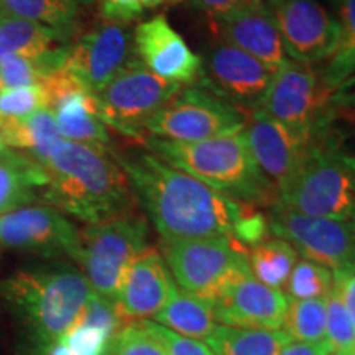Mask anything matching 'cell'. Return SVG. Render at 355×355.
<instances>
[{"label":"cell","instance_id":"obj_50","mask_svg":"<svg viewBox=\"0 0 355 355\" xmlns=\"http://www.w3.org/2000/svg\"><path fill=\"white\" fill-rule=\"evenodd\" d=\"M332 355H344V354H332Z\"/></svg>","mask_w":355,"mask_h":355},{"label":"cell","instance_id":"obj_28","mask_svg":"<svg viewBox=\"0 0 355 355\" xmlns=\"http://www.w3.org/2000/svg\"><path fill=\"white\" fill-rule=\"evenodd\" d=\"M339 13L340 37L336 50L324 61L321 83L327 92L336 91L355 74V0H332Z\"/></svg>","mask_w":355,"mask_h":355},{"label":"cell","instance_id":"obj_49","mask_svg":"<svg viewBox=\"0 0 355 355\" xmlns=\"http://www.w3.org/2000/svg\"><path fill=\"white\" fill-rule=\"evenodd\" d=\"M350 355H355V349H354V350H352V354H350Z\"/></svg>","mask_w":355,"mask_h":355},{"label":"cell","instance_id":"obj_41","mask_svg":"<svg viewBox=\"0 0 355 355\" xmlns=\"http://www.w3.org/2000/svg\"><path fill=\"white\" fill-rule=\"evenodd\" d=\"M144 12L140 0H101V15L105 21L128 24Z\"/></svg>","mask_w":355,"mask_h":355},{"label":"cell","instance_id":"obj_16","mask_svg":"<svg viewBox=\"0 0 355 355\" xmlns=\"http://www.w3.org/2000/svg\"><path fill=\"white\" fill-rule=\"evenodd\" d=\"M202 69L207 87L245 114L257 109L275 74L257 58L224 42L209 48Z\"/></svg>","mask_w":355,"mask_h":355},{"label":"cell","instance_id":"obj_20","mask_svg":"<svg viewBox=\"0 0 355 355\" xmlns=\"http://www.w3.org/2000/svg\"><path fill=\"white\" fill-rule=\"evenodd\" d=\"M288 303L285 293L247 275L212 304V313L224 326L279 329L285 324Z\"/></svg>","mask_w":355,"mask_h":355},{"label":"cell","instance_id":"obj_25","mask_svg":"<svg viewBox=\"0 0 355 355\" xmlns=\"http://www.w3.org/2000/svg\"><path fill=\"white\" fill-rule=\"evenodd\" d=\"M286 331L216 326L206 343L216 355H278L290 343Z\"/></svg>","mask_w":355,"mask_h":355},{"label":"cell","instance_id":"obj_36","mask_svg":"<svg viewBox=\"0 0 355 355\" xmlns=\"http://www.w3.org/2000/svg\"><path fill=\"white\" fill-rule=\"evenodd\" d=\"M78 322L99 327V329L109 332L112 337L122 327L127 326V322L123 321V318L119 314L117 308H115L114 301L102 298V296H99L94 291H92L91 298H89L86 308H84Z\"/></svg>","mask_w":355,"mask_h":355},{"label":"cell","instance_id":"obj_37","mask_svg":"<svg viewBox=\"0 0 355 355\" xmlns=\"http://www.w3.org/2000/svg\"><path fill=\"white\" fill-rule=\"evenodd\" d=\"M270 232L272 230H270L268 216L260 212L255 206H247L243 216L235 224L232 239L250 250V248L257 247L259 243L265 242Z\"/></svg>","mask_w":355,"mask_h":355},{"label":"cell","instance_id":"obj_48","mask_svg":"<svg viewBox=\"0 0 355 355\" xmlns=\"http://www.w3.org/2000/svg\"><path fill=\"white\" fill-rule=\"evenodd\" d=\"M2 15H3V13H2V10H0V19H2Z\"/></svg>","mask_w":355,"mask_h":355},{"label":"cell","instance_id":"obj_21","mask_svg":"<svg viewBox=\"0 0 355 355\" xmlns=\"http://www.w3.org/2000/svg\"><path fill=\"white\" fill-rule=\"evenodd\" d=\"M219 42L248 53L270 69L277 71L288 61L282 35L265 2L214 20Z\"/></svg>","mask_w":355,"mask_h":355},{"label":"cell","instance_id":"obj_14","mask_svg":"<svg viewBox=\"0 0 355 355\" xmlns=\"http://www.w3.org/2000/svg\"><path fill=\"white\" fill-rule=\"evenodd\" d=\"M135 55L127 24L101 21L68 44L63 68L92 94H99Z\"/></svg>","mask_w":355,"mask_h":355},{"label":"cell","instance_id":"obj_35","mask_svg":"<svg viewBox=\"0 0 355 355\" xmlns=\"http://www.w3.org/2000/svg\"><path fill=\"white\" fill-rule=\"evenodd\" d=\"M63 339L74 355H105L112 336L99 327L76 322Z\"/></svg>","mask_w":355,"mask_h":355},{"label":"cell","instance_id":"obj_24","mask_svg":"<svg viewBox=\"0 0 355 355\" xmlns=\"http://www.w3.org/2000/svg\"><path fill=\"white\" fill-rule=\"evenodd\" d=\"M155 322L189 339H207L216 329L212 306L175 286L166 304L155 314Z\"/></svg>","mask_w":355,"mask_h":355},{"label":"cell","instance_id":"obj_22","mask_svg":"<svg viewBox=\"0 0 355 355\" xmlns=\"http://www.w3.org/2000/svg\"><path fill=\"white\" fill-rule=\"evenodd\" d=\"M48 183L46 170L20 150H0V216L33 204Z\"/></svg>","mask_w":355,"mask_h":355},{"label":"cell","instance_id":"obj_7","mask_svg":"<svg viewBox=\"0 0 355 355\" xmlns=\"http://www.w3.org/2000/svg\"><path fill=\"white\" fill-rule=\"evenodd\" d=\"M148 220L135 211L79 229L74 261L92 291L114 301L128 266L148 248Z\"/></svg>","mask_w":355,"mask_h":355},{"label":"cell","instance_id":"obj_26","mask_svg":"<svg viewBox=\"0 0 355 355\" xmlns=\"http://www.w3.org/2000/svg\"><path fill=\"white\" fill-rule=\"evenodd\" d=\"M63 35L37 21L2 15L0 19V58L19 55L40 58L66 44Z\"/></svg>","mask_w":355,"mask_h":355},{"label":"cell","instance_id":"obj_17","mask_svg":"<svg viewBox=\"0 0 355 355\" xmlns=\"http://www.w3.org/2000/svg\"><path fill=\"white\" fill-rule=\"evenodd\" d=\"M243 135L255 165L278 198L300 175L311 145L293 135L282 123L259 112L248 119Z\"/></svg>","mask_w":355,"mask_h":355},{"label":"cell","instance_id":"obj_23","mask_svg":"<svg viewBox=\"0 0 355 355\" xmlns=\"http://www.w3.org/2000/svg\"><path fill=\"white\" fill-rule=\"evenodd\" d=\"M0 128L8 148L30 155L43 168L50 162L58 145L64 140L48 109L38 110L24 121L3 123Z\"/></svg>","mask_w":355,"mask_h":355},{"label":"cell","instance_id":"obj_29","mask_svg":"<svg viewBox=\"0 0 355 355\" xmlns=\"http://www.w3.org/2000/svg\"><path fill=\"white\" fill-rule=\"evenodd\" d=\"M298 261V252L283 239H266L248 250V266L252 277L263 285L275 288L286 286L288 278Z\"/></svg>","mask_w":355,"mask_h":355},{"label":"cell","instance_id":"obj_18","mask_svg":"<svg viewBox=\"0 0 355 355\" xmlns=\"http://www.w3.org/2000/svg\"><path fill=\"white\" fill-rule=\"evenodd\" d=\"M133 48L137 60L166 81L183 86L204 76L202 58L191 50L163 13L137 25Z\"/></svg>","mask_w":355,"mask_h":355},{"label":"cell","instance_id":"obj_2","mask_svg":"<svg viewBox=\"0 0 355 355\" xmlns=\"http://www.w3.org/2000/svg\"><path fill=\"white\" fill-rule=\"evenodd\" d=\"M44 170L40 199L64 216L97 224L135 211L130 183L110 150L63 140Z\"/></svg>","mask_w":355,"mask_h":355},{"label":"cell","instance_id":"obj_12","mask_svg":"<svg viewBox=\"0 0 355 355\" xmlns=\"http://www.w3.org/2000/svg\"><path fill=\"white\" fill-rule=\"evenodd\" d=\"M79 229L48 204H28L0 216V252L12 250L43 259L68 257L74 261Z\"/></svg>","mask_w":355,"mask_h":355},{"label":"cell","instance_id":"obj_40","mask_svg":"<svg viewBox=\"0 0 355 355\" xmlns=\"http://www.w3.org/2000/svg\"><path fill=\"white\" fill-rule=\"evenodd\" d=\"M329 109L332 115H340L355 125V74L331 92Z\"/></svg>","mask_w":355,"mask_h":355},{"label":"cell","instance_id":"obj_4","mask_svg":"<svg viewBox=\"0 0 355 355\" xmlns=\"http://www.w3.org/2000/svg\"><path fill=\"white\" fill-rule=\"evenodd\" d=\"M146 148L168 165L188 173L222 196L248 206H273L277 193L248 150L243 132L180 144L145 137Z\"/></svg>","mask_w":355,"mask_h":355},{"label":"cell","instance_id":"obj_34","mask_svg":"<svg viewBox=\"0 0 355 355\" xmlns=\"http://www.w3.org/2000/svg\"><path fill=\"white\" fill-rule=\"evenodd\" d=\"M105 355H168L163 344L144 326L135 321L122 327L110 340Z\"/></svg>","mask_w":355,"mask_h":355},{"label":"cell","instance_id":"obj_15","mask_svg":"<svg viewBox=\"0 0 355 355\" xmlns=\"http://www.w3.org/2000/svg\"><path fill=\"white\" fill-rule=\"evenodd\" d=\"M42 86L46 92V109L64 140L102 150L110 148L112 137L101 115L96 94L64 68L50 74Z\"/></svg>","mask_w":355,"mask_h":355},{"label":"cell","instance_id":"obj_6","mask_svg":"<svg viewBox=\"0 0 355 355\" xmlns=\"http://www.w3.org/2000/svg\"><path fill=\"white\" fill-rule=\"evenodd\" d=\"M162 255L181 290L211 306L252 275L248 248L232 237L162 241Z\"/></svg>","mask_w":355,"mask_h":355},{"label":"cell","instance_id":"obj_8","mask_svg":"<svg viewBox=\"0 0 355 355\" xmlns=\"http://www.w3.org/2000/svg\"><path fill=\"white\" fill-rule=\"evenodd\" d=\"M329 97L314 66L288 60L275 71L272 83L254 112L273 119L311 145L332 121Z\"/></svg>","mask_w":355,"mask_h":355},{"label":"cell","instance_id":"obj_38","mask_svg":"<svg viewBox=\"0 0 355 355\" xmlns=\"http://www.w3.org/2000/svg\"><path fill=\"white\" fill-rule=\"evenodd\" d=\"M141 322L163 344L168 355H216L207 345L199 343V340L176 334L162 324L148 321V319Z\"/></svg>","mask_w":355,"mask_h":355},{"label":"cell","instance_id":"obj_10","mask_svg":"<svg viewBox=\"0 0 355 355\" xmlns=\"http://www.w3.org/2000/svg\"><path fill=\"white\" fill-rule=\"evenodd\" d=\"M272 234L290 242L306 260L329 268L334 279L355 275V222L304 216L286 207L270 206Z\"/></svg>","mask_w":355,"mask_h":355},{"label":"cell","instance_id":"obj_46","mask_svg":"<svg viewBox=\"0 0 355 355\" xmlns=\"http://www.w3.org/2000/svg\"><path fill=\"white\" fill-rule=\"evenodd\" d=\"M3 148H7V145H6V140H3L2 128H0V150H3Z\"/></svg>","mask_w":355,"mask_h":355},{"label":"cell","instance_id":"obj_3","mask_svg":"<svg viewBox=\"0 0 355 355\" xmlns=\"http://www.w3.org/2000/svg\"><path fill=\"white\" fill-rule=\"evenodd\" d=\"M92 288L79 266H25L0 279V300L25 331L30 345L63 339L81 318Z\"/></svg>","mask_w":355,"mask_h":355},{"label":"cell","instance_id":"obj_32","mask_svg":"<svg viewBox=\"0 0 355 355\" xmlns=\"http://www.w3.org/2000/svg\"><path fill=\"white\" fill-rule=\"evenodd\" d=\"M326 343L336 354L350 355L355 349V324L336 282L326 296Z\"/></svg>","mask_w":355,"mask_h":355},{"label":"cell","instance_id":"obj_1","mask_svg":"<svg viewBox=\"0 0 355 355\" xmlns=\"http://www.w3.org/2000/svg\"><path fill=\"white\" fill-rule=\"evenodd\" d=\"M162 241L232 237L248 204L222 196L150 150L112 152Z\"/></svg>","mask_w":355,"mask_h":355},{"label":"cell","instance_id":"obj_27","mask_svg":"<svg viewBox=\"0 0 355 355\" xmlns=\"http://www.w3.org/2000/svg\"><path fill=\"white\" fill-rule=\"evenodd\" d=\"M83 6L84 0H0L3 15L50 26L66 40L78 30Z\"/></svg>","mask_w":355,"mask_h":355},{"label":"cell","instance_id":"obj_33","mask_svg":"<svg viewBox=\"0 0 355 355\" xmlns=\"http://www.w3.org/2000/svg\"><path fill=\"white\" fill-rule=\"evenodd\" d=\"M42 109H46V92L42 84L0 92V125L24 121Z\"/></svg>","mask_w":355,"mask_h":355},{"label":"cell","instance_id":"obj_19","mask_svg":"<svg viewBox=\"0 0 355 355\" xmlns=\"http://www.w3.org/2000/svg\"><path fill=\"white\" fill-rule=\"evenodd\" d=\"M166 261L157 248H146L128 266L114 303L127 324L153 318L175 288Z\"/></svg>","mask_w":355,"mask_h":355},{"label":"cell","instance_id":"obj_13","mask_svg":"<svg viewBox=\"0 0 355 355\" xmlns=\"http://www.w3.org/2000/svg\"><path fill=\"white\" fill-rule=\"evenodd\" d=\"M265 6L278 26L288 60L314 66L336 50L339 21L319 0H266Z\"/></svg>","mask_w":355,"mask_h":355},{"label":"cell","instance_id":"obj_39","mask_svg":"<svg viewBox=\"0 0 355 355\" xmlns=\"http://www.w3.org/2000/svg\"><path fill=\"white\" fill-rule=\"evenodd\" d=\"M193 7L211 17L212 20L224 19L245 8L261 6L263 0H188Z\"/></svg>","mask_w":355,"mask_h":355},{"label":"cell","instance_id":"obj_31","mask_svg":"<svg viewBox=\"0 0 355 355\" xmlns=\"http://www.w3.org/2000/svg\"><path fill=\"white\" fill-rule=\"evenodd\" d=\"M334 286V275L329 268L311 260H298L286 282L291 300L326 298Z\"/></svg>","mask_w":355,"mask_h":355},{"label":"cell","instance_id":"obj_9","mask_svg":"<svg viewBox=\"0 0 355 355\" xmlns=\"http://www.w3.org/2000/svg\"><path fill=\"white\" fill-rule=\"evenodd\" d=\"M248 115L206 86L181 87L163 109L145 123L152 137L193 144L243 132Z\"/></svg>","mask_w":355,"mask_h":355},{"label":"cell","instance_id":"obj_30","mask_svg":"<svg viewBox=\"0 0 355 355\" xmlns=\"http://www.w3.org/2000/svg\"><path fill=\"white\" fill-rule=\"evenodd\" d=\"M288 336L300 343L326 340V298L290 300L285 316Z\"/></svg>","mask_w":355,"mask_h":355},{"label":"cell","instance_id":"obj_44","mask_svg":"<svg viewBox=\"0 0 355 355\" xmlns=\"http://www.w3.org/2000/svg\"><path fill=\"white\" fill-rule=\"evenodd\" d=\"M28 355H74L68 347V344L64 343V339L53 340L48 344H38V345H30Z\"/></svg>","mask_w":355,"mask_h":355},{"label":"cell","instance_id":"obj_42","mask_svg":"<svg viewBox=\"0 0 355 355\" xmlns=\"http://www.w3.org/2000/svg\"><path fill=\"white\" fill-rule=\"evenodd\" d=\"M332 352L326 340L318 344L288 343L278 355H329Z\"/></svg>","mask_w":355,"mask_h":355},{"label":"cell","instance_id":"obj_51","mask_svg":"<svg viewBox=\"0 0 355 355\" xmlns=\"http://www.w3.org/2000/svg\"><path fill=\"white\" fill-rule=\"evenodd\" d=\"M352 155H354V158H355V153H352Z\"/></svg>","mask_w":355,"mask_h":355},{"label":"cell","instance_id":"obj_11","mask_svg":"<svg viewBox=\"0 0 355 355\" xmlns=\"http://www.w3.org/2000/svg\"><path fill=\"white\" fill-rule=\"evenodd\" d=\"M181 91V84L166 81L137 58L97 94L105 125L128 139H145V123Z\"/></svg>","mask_w":355,"mask_h":355},{"label":"cell","instance_id":"obj_47","mask_svg":"<svg viewBox=\"0 0 355 355\" xmlns=\"http://www.w3.org/2000/svg\"><path fill=\"white\" fill-rule=\"evenodd\" d=\"M3 91V86H2V83H0V92H2Z\"/></svg>","mask_w":355,"mask_h":355},{"label":"cell","instance_id":"obj_5","mask_svg":"<svg viewBox=\"0 0 355 355\" xmlns=\"http://www.w3.org/2000/svg\"><path fill=\"white\" fill-rule=\"evenodd\" d=\"M275 204L304 216L355 222V158L332 122L318 133L300 175Z\"/></svg>","mask_w":355,"mask_h":355},{"label":"cell","instance_id":"obj_45","mask_svg":"<svg viewBox=\"0 0 355 355\" xmlns=\"http://www.w3.org/2000/svg\"><path fill=\"white\" fill-rule=\"evenodd\" d=\"M140 2H141V7H144V8H155V7L163 6V3L175 2V0H140Z\"/></svg>","mask_w":355,"mask_h":355},{"label":"cell","instance_id":"obj_43","mask_svg":"<svg viewBox=\"0 0 355 355\" xmlns=\"http://www.w3.org/2000/svg\"><path fill=\"white\" fill-rule=\"evenodd\" d=\"M339 286L340 298L344 301V306L347 308L350 318L355 324V275L345 279H334Z\"/></svg>","mask_w":355,"mask_h":355}]
</instances>
